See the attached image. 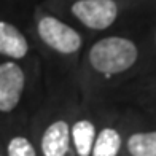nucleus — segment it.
I'll return each instance as SVG.
<instances>
[{
  "mask_svg": "<svg viewBox=\"0 0 156 156\" xmlns=\"http://www.w3.org/2000/svg\"><path fill=\"white\" fill-rule=\"evenodd\" d=\"M126 148L131 156H156V131L131 134Z\"/></svg>",
  "mask_w": 156,
  "mask_h": 156,
  "instance_id": "9",
  "label": "nucleus"
},
{
  "mask_svg": "<svg viewBox=\"0 0 156 156\" xmlns=\"http://www.w3.org/2000/svg\"><path fill=\"white\" fill-rule=\"evenodd\" d=\"M26 75L19 64L6 61L0 64V113L13 112L21 102Z\"/></svg>",
  "mask_w": 156,
  "mask_h": 156,
  "instance_id": "4",
  "label": "nucleus"
},
{
  "mask_svg": "<svg viewBox=\"0 0 156 156\" xmlns=\"http://www.w3.org/2000/svg\"><path fill=\"white\" fill-rule=\"evenodd\" d=\"M96 136H97L96 126L89 119H78L70 127V139L73 142L75 151L78 156H91Z\"/></svg>",
  "mask_w": 156,
  "mask_h": 156,
  "instance_id": "7",
  "label": "nucleus"
},
{
  "mask_svg": "<svg viewBox=\"0 0 156 156\" xmlns=\"http://www.w3.org/2000/svg\"><path fill=\"white\" fill-rule=\"evenodd\" d=\"M72 15L93 30H105L115 24L119 6L115 0H76L70 6Z\"/></svg>",
  "mask_w": 156,
  "mask_h": 156,
  "instance_id": "3",
  "label": "nucleus"
},
{
  "mask_svg": "<svg viewBox=\"0 0 156 156\" xmlns=\"http://www.w3.org/2000/svg\"><path fill=\"white\" fill-rule=\"evenodd\" d=\"M70 127L67 121L58 119L49 124L40 140L43 156H66L70 147Z\"/></svg>",
  "mask_w": 156,
  "mask_h": 156,
  "instance_id": "5",
  "label": "nucleus"
},
{
  "mask_svg": "<svg viewBox=\"0 0 156 156\" xmlns=\"http://www.w3.org/2000/svg\"><path fill=\"white\" fill-rule=\"evenodd\" d=\"M121 148V134L113 127H104L97 132L91 156H118Z\"/></svg>",
  "mask_w": 156,
  "mask_h": 156,
  "instance_id": "8",
  "label": "nucleus"
},
{
  "mask_svg": "<svg viewBox=\"0 0 156 156\" xmlns=\"http://www.w3.org/2000/svg\"><path fill=\"white\" fill-rule=\"evenodd\" d=\"M139 49L132 40L126 37H105L89 48L88 61L97 73L112 76L129 70L137 62Z\"/></svg>",
  "mask_w": 156,
  "mask_h": 156,
  "instance_id": "1",
  "label": "nucleus"
},
{
  "mask_svg": "<svg viewBox=\"0 0 156 156\" xmlns=\"http://www.w3.org/2000/svg\"><path fill=\"white\" fill-rule=\"evenodd\" d=\"M6 153H8V156H37L30 140L23 136H16L8 142Z\"/></svg>",
  "mask_w": 156,
  "mask_h": 156,
  "instance_id": "10",
  "label": "nucleus"
},
{
  "mask_svg": "<svg viewBox=\"0 0 156 156\" xmlns=\"http://www.w3.org/2000/svg\"><path fill=\"white\" fill-rule=\"evenodd\" d=\"M37 32L40 40L59 54H75L83 45L80 32L56 16H41L37 23Z\"/></svg>",
  "mask_w": 156,
  "mask_h": 156,
  "instance_id": "2",
  "label": "nucleus"
},
{
  "mask_svg": "<svg viewBox=\"0 0 156 156\" xmlns=\"http://www.w3.org/2000/svg\"><path fill=\"white\" fill-rule=\"evenodd\" d=\"M154 40H156V32H154Z\"/></svg>",
  "mask_w": 156,
  "mask_h": 156,
  "instance_id": "11",
  "label": "nucleus"
},
{
  "mask_svg": "<svg viewBox=\"0 0 156 156\" xmlns=\"http://www.w3.org/2000/svg\"><path fill=\"white\" fill-rule=\"evenodd\" d=\"M29 53V43L16 26L0 21V54L10 59H23Z\"/></svg>",
  "mask_w": 156,
  "mask_h": 156,
  "instance_id": "6",
  "label": "nucleus"
},
{
  "mask_svg": "<svg viewBox=\"0 0 156 156\" xmlns=\"http://www.w3.org/2000/svg\"><path fill=\"white\" fill-rule=\"evenodd\" d=\"M0 156H2V154H0Z\"/></svg>",
  "mask_w": 156,
  "mask_h": 156,
  "instance_id": "12",
  "label": "nucleus"
}]
</instances>
